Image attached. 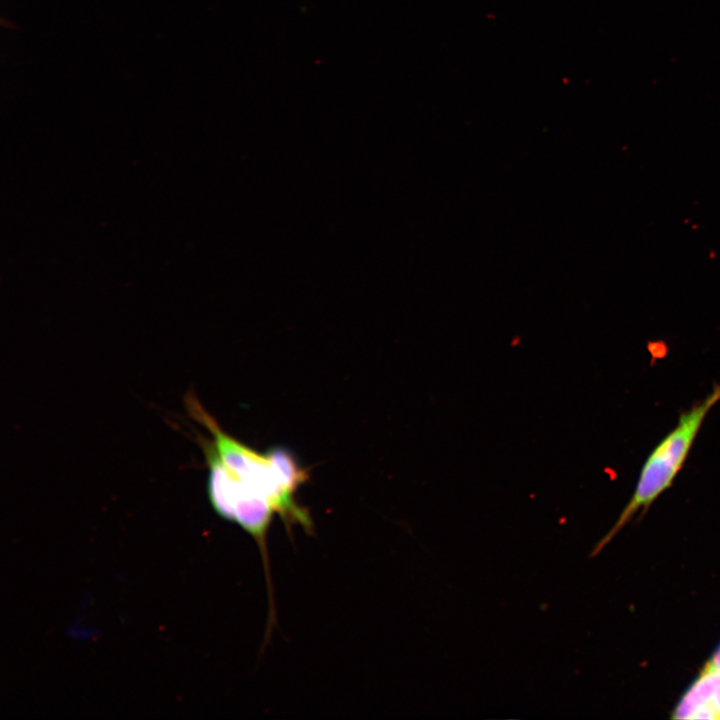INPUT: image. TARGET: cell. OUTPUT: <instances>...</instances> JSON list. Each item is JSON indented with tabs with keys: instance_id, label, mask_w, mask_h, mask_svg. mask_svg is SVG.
I'll use <instances>...</instances> for the list:
<instances>
[{
	"instance_id": "obj_1",
	"label": "cell",
	"mask_w": 720,
	"mask_h": 720,
	"mask_svg": "<svg viewBox=\"0 0 720 720\" xmlns=\"http://www.w3.org/2000/svg\"><path fill=\"white\" fill-rule=\"evenodd\" d=\"M185 404L191 417L210 432L216 454L238 491L267 500L287 524L310 526L307 513L294 500L297 489L284 478L267 452L260 454L223 431L193 394H187Z\"/></svg>"
},
{
	"instance_id": "obj_2",
	"label": "cell",
	"mask_w": 720,
	"mask_h": 720,
	"mask_svg": "<svg viewBox=\"0 0 720 720\" xmlns=\"http://www.w3.org/2000/svg\"><path fill=\"white\" fill-rule=\"evenodd\" d=\"M720 401L715 384L705 398L683 411L675 426L657 443L644 461L635 490L616 524L597 545L600 550L635 514L647 508L670 488L683 468L710 410Z\"/></svg>"
},
{
	"instance_id": "obj_3",
	"label": "cell",
	"mask_w": 720,
	"mask_h": 720,
	"mask_svg": "<svg viewBox=\"0 0 720 720\" xmlns=\"http://www.w3.org/2000/svg\"><path fill=\"white\" fill-rule=\"evenodd\" d=\"M720 686V671L706 665L701 676L689 688L674 710V719H693L697 712L712 704Z\"/></svg>"
},
{
	"instance_id": "obj_4",
	"label": "cell",
	"mask_w": 720,
	"mask_h": 720,
	"mask_svg": "<svg viewBox=\"0 0 720 720\" xmlns=\"http://www.w3.org/2000/svg\"><path fill=\"white\" fill-rule=\"evenodd\" d=\"M708 667L720 671V646L713 654L710 662L707 664Z\"/></svg>"
},
{
	"instance_id": "obj_5",
	"label": "cell",
	"mask_w": 720,
	"mask_h": 720,
	"mask_svg": "<svg viewBox=\"0 0 720 720\" xmlns=\"http://www.w3.org/2000/svg\"><path fill=\"white\" fill-rule=\"evenodd\" d=\"M712 706L714 707L718 718L720 719V686L717 688L713 699H712Z\"/></svg>"
}]
</instances>
